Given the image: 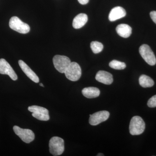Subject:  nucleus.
<instances>
[{"instance_id": "2eb2a0df", "label": "nucleus", "mask_w": 156, "mask_h": 156, "mask_svg": "<svg viewBox=\"0 0 156 156\" xmlns=\"http://www.w3.org/2000/svg\"><path fill=\"white\" fill-rule=\"evenodd\" d=\"M116 30L117 34L123 38H128L132 33V28L128 24H119L117 27Z\"/></svg>"}, {"instance_id": "412c9836", "label": "nucleus", "mask_w": 156, "mask_h": 156, "mask_svg": "<svg viewBox=\"0 0 156 156\" xmlns=\"http://www.w3.org/2000/svg\"><path fill=\"white\" fill-rule=\"evenodd\" d=\"M151 18L156 24V11H152L150 13Z\"/></svg>"}, {"instance_id": "20e7f679", "label": "nucleus", "mask_w": 156, "mask_h": 156, "mask_svg": "<svg viewBox=\"0 0 156 156\" xmlns=\"http://www.w3.org/2000/svg\"><path fill=\"white\" fill-rule=\"evenodd\" d=\"M64 73L66 77L69 80L75 82L80 78L82 70L80 66L77 63L71 62Z\"/></svg>"}, {"instance_id": "dca6fc26", "label": "nucleus", "mask_w": 156, "mask_h": 156, "mask_svg": "<svg viewBox=\"0 0 156 156\" xmlns=\"http://www.w3.org/2000/svg\"><path fill=\"white\" fill-rule=\"evenodd\" d=\"M100 92L98 88L94 87L85 88L82 90V94L88 98H95L100 95Z\"/></svg>"}, {"instance_id": "f03ea898", "label": "nucleus", "mask_w": 156, "mask_h": 156, "mask_svg": "<svg viewBox=\"0 0 156 156\" xmlns=\"http://www.w3.org/2000/svg\"><path fill=\"white\" fill-rule=\"evenodd\" d=\"M49 150L53 156L60 155L64 151V141L58 136H53L49 142Z\"/></svg>"}, {"instance_id": "1a4fd4ad", "label": "nucleus", "mask_w": 156, "mask_h": 156, "mask_svg": "<svg viewBox=\"0 0 156 156\" xmlns=\"http://www.w3.org/2000/svg\"><path fill=\"white\" fill-rule=\"evenodd\" d=\"M110 113L107 111H101L90 115L89 122L92 126H97L102 122L106 121L109 117Z\"/></svg>"}, {"instance_id": "6e6552de", "label": "nucleus", "mask_w": 156, "mask_h": 156, "mask_svg": "<svg viewBox=\"0 0 156 156\" xmlns=\"http://www.w3.org/2000/svg\"><path fill=\"white\" fill-rule=\"evenodd\" d=\"M13 130L15 134L26 143L32 142L35 139V134L30 129H23L18 126H14Z\"/></svg>"}, {"instance_id": "9b49d317", "label": "nucleus", "mask_w": 156, "mask_h": 156, "mask_svg": "<svg viewBox=\"0 0 156 156\" xmlns=\"http://www.w3.org/2000/svg\"><path fill=\"white\" fill-rule=\"evenodd\" d=\"M18 63L23 71L29 79L34 83H39V79L38 76L22 60H20L18 61Z\"/></svg>"}, {"instance_id": "ddd939ff", "label": "nucleus", "mask_w": 156, "mask_h": 156, "mask_svg": "<svg viewBox=\"0 0 156 156\" xmlns=\"http://www.w3.org/2000/svg\"><path fill=\"white\" fill-rule=\"evenodd\" d=\"M126 10L122 7H116L113 8L109 14L108 19L110 21H114L126 16Z\"/></svg>"}, {"instance_id": "f257e3e1", "label": "nucleus", "mask_w": 156, "mask_h": 156, "mask_svg": "<svg viewBox=\"0 0 156 156\" xmlns=\"http://www.w3.org/2000/svg\"><path fill=\"white\" fill-rule=\"evenodd\" d=\"M145 124L141 117L135 116L131 119L129 125V131L132 135H137L143 133Z\"/></svg>"}, {"instance_id": "b1692460", "label": "nucleus", "mask_w": 156, "mask_h": 156, "mask_svg": "<svg viewBox=\"0 0 156 156\" xmlns=\"http://www.w3.org/2000/svg\"><path fill=\"white\" fill-rule=\"evenodd\" d=\"M40 86H41V87H44V85H43V84L42 83H40Z\"/></svg>"}, {"instance_id": "4468645a", "label": "nucleus", "mask_w": 156, "mask_h": 156, "mask_svg": "<svg viewBox=\"0 0 156 156\" xmlns=\"http://www.w3.org/2000/svg\"><path fill=\"white\" fill-rule=\"evenodd\" d=\"M88 21V16L85 14H79L73 20V26L75 29L82 28Z\"/></svg>"}, {"instance_id": "5701e85b", "label": "nucleus", "mask_w": 156, "mask_h": 156, "mask_svg": "<svg viewBox=\"0 0 156 156\" xmlns=\"http://www.w3.org/2000/svg\"><path fill=\"white\" fill-rule=\"evenodd\" d=\"M97 156H104V155L103 154L99 153V154H98L97 155Z\"/></svg>"}, {"instance_id": "f8f14e48", "label": "nucleus", "mask_w": 156, "mask_h": 156, "mask_svg": "<svg viewBox=\"0 0 156 156\" xmlns=\"http://www.w3.org/2000/svg\"><path fill=\"white\" fill-rule=\"evenodd\" d=\"M95 79L98 82L105 85H110L113 82L112 74L105 71H99L96 74Z\"/></svg>"}, {"instance_id": "39448f33", "label": "nucleus", "mask_w": 156, "mask_h": 156, "mask_svg": "<svg viewBox=\"0 0 156 156\" xmlns=\"http://www.w3.org/2000/svg\"><path fill=\"white\" fill-rule=\"evenodd\" d=\"M53 63L55 69L59 73H63L71 63L67 56L57 55L53 57Z\"/></svg>"}, {"instance_id": "423d86ee", "label": "nucleus", "mask_w": 156, "mask_h": 156, "mask_svg": "<svg viewBox=\"0 0 156 156\" xmlns=\"http://www.w3.org/2000/svg\"><path fill=\"white\" fill-rule=\"evenodd\" d=\"M139 53L146 62L151 66L156 63V58L154 52L148 45H141L139 48Z\"/></svg>"}, {"instance_id": "a211bd4d", "label": "nucleus", "mask_w": 156, "mask_h": 156, "mask_svg": "<svg viewBox=\"0 0 156 156\" xmlns=\"http://www.w3.org/2000/svg\"><path fill=\"white\" fill-rule=\"evenodd\" d=\"M109 66L112 68L117 70L124 69L126 68V64L125 62L116 60H113L110 62Z\"/></svg>"}, {"instance_id": "0eeeda50", "label": "nucleus", "mask_w": 156, "mask_h": 156, "mask_svg": "<svg viewBox=\"0 0 156 156\" xmlns=\"http://www.w3.org/2000/svg\"><path fill=\"white\" fill-rule=\"evenodd\" d=\"M28 110L32 113V115L37 119L43 121H48L50 119L49 111L43 107L32 105L29 107Z\"/></svg>"}, {"instance_id": "7ed1b4c3", "label": "nucleus", "mask_w": 156, "mask_h": 156, "mask_svg": "<svg viewBox=\"0 0 156 156\" xmlns=\"http://www.w3.org/2000/svg\"><path fill=\"white\" fill-rule=\"evenodd\" d=\"M9 27L11 29L20 34H27L30 30V27L28 24L23 22L18 17L15 16L10 19Z\"/></svg>"}, {"instance_id": "f3484780", "label": "nucleus", "mask_w": 156, "mask_h": 156, "mask_svg": "<svg viewBox=\"0 0 156 156\" xmlns=\"http://www.w3.org/2000/svg\"><path fill=\"white\" fill-rule=\"evenodd\" d=\"M140 85L143 88L151 87L154 86V83L152 79L148 76L142 75L139 79Z\"/></svg>"}, {"instance_id": "aec40b11", "label": "nucleus", "mask_w": 156, "mask_h": 156, "mask_svg": "<svg viewBox=\"0 0 156 156\" xmlns=\"http://www.w3.org/2000/svg\"><path fill=\"white\" fill-rule=\"evenodd\" d=\"M149 107L154 108L156 107V95H154L149 99L147 102Z\"/></svg>"}, {"instance_id": "4be33fe9", "label": "nucleus", "mask_w": 156, "mask_h": 156, "mask_svg": "<svg viewBox=\"0 0 156 156\" xmlns=\"http://www.w3.org/2000/svg\"><path fill=\"white\" fill-rule=\"evenodd\" d=\"M78 1L81 5H85L88 4L89 0H78Z\"/></svg>"}, {"instance_id": "9d476101", "label": "nucleus", "mask_w": 156, "mask_h": 156, "mask_svg": "<svg viewBox=\"0 0 156 156\" xmlns=\"http://www.w3.org/2000/svg\"><path fill=\"white\" fill-rule=\"evenodd\" d=\"M0 74L8 75L13 80H17V76L14 69L4 58L0 59Z\"/></svg>"}, {"instance_id": "6ab92c4d", "label": "nucleus", "mask_w": 156, "mask_h": 156, "mask_svg": "<svg viewBox=\"0 0 156 156\" xmlns=\"http://www.w3.org/2000/svg\"><path fill=\"white\" fill-rule=\"evenodd\" d=\"M90 47L92 52L95 54L100 53L103 49V44L101 43L98 41L91 42Z\"/></svg>"}]
</instances>
